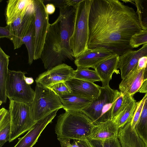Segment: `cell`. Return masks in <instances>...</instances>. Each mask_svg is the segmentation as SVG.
I'll list each match as a JSON object with an SVG mask.
<instances>
[{"label": "cell", "instance_id": "obj_1", "mask_svg": "<svg viewBox=\"0 0 147 147\" xmlns=\"http://www.w3.org/2000/svg\"><path fill=\"white\" fill-rule=\"evenodd\" d=\"M88 49L103 48L121 56L133 49L132 36L142 29L136 13L118 0H92Z\"/></svg>", "mask_w": 147, "mask_h": 147}, {"label": "cell", "instance_id": "obj_2", "mask_svg": "<svg viewBox=\"0 0 147 147\" xmlns=\"http://www.w3.org/2000/svg\"><path fill=\"white\" fill-rule=\"evenodd\" d=\"M94 125L82 111H65L58 117L55 132L58 139L85 140Z\"/></svg>", "mask_w": 147, "mask_h": 147}, {"label": "cell", "instance_id": "obj_3", "mask_svg": "<svg viewBox=\"0 0 147 147\" xmlns=\"http://www.w3.org/2000/svg\"><path fill=\"white\" fill-rule=\"evenodd\" d=\"M92 0H83L76 9L74 28L70 38L73 55L76 58L88 49L89 16Z\"/></svg>", "mask_w": 147, "mask_h": 147}, {"label": "cell", "instance_id": "obj_4", "mask_svg": "<svg viewBox=\"0 0 147 147\" xmlns=\"http://www.w3.org/2000/svg\"><path fill=\"white\" fill-rule=\"evenodd\" d=\"M100 93L90 104L82 111L94 125L111 119L112 108L119 91L109 86L100 87Z\"/></svg>", "mask_w": 147, "mask_h": 147}, {"label": "cell", "instance_id": "obj_5", "mask_svg": "<svg viewBox=\"0 0 147 147\" xmlns=\"http://www.w3.org/2000/svg\"><path fill=\"white\" fill-rule=\"evenodd\" d=\"M40 58L47 70L63 63L67 59L62 52L58 17L49 25Z\"/></svg>", "mask_w": 147, "mask_h": 147}, {"label": "cell", "instance_id": "obj_6", "mask_svg": "<svg viewBox=\"0 0 147 147\" xmlns=\"http://www.w3.org/2000/svg\"><path fill=\"white\" fill-rule=\"evenodd\" d=\"M9 112L11 118L9 142L30 130L36 123L31 105L13 100H10Z\"/></svg>", "mask_w": 147, "mask_h": 147}, {"label": "cell", "instance_id": "obj_7", "mask_svg": "<svg viewBox=\"0 0 147 147\" xmlns=\"http://www.w3.org/2000/svg\"><path fill=\"white\" fill-rule=\"evenodd\" d=\"M36 84L33 101L31 105L33 117L35 122L63 108L58 96L52 90L39 84Z\"/></svg>", "mask_w": 147, "mask_h": 147}, {"label": "cell", "instance_id": "obj_8", "mask_svg": "<svg viewBox=\"0 0 147 147\" xmlns=\"http://www.w3.org/2000/svg\"><path fill=\"white\" fill-rule=\"evenodd\" d=\"M26 72L9 70L6 91L7 98L31 105L33 101L35 90L25 81Z\"/></svg>", "mask_w": 147, "mask_h": 147}, {"label": "cell", "instance_id": "obj_9", "mask_svg": "<svg viewBox=\"0 0 147 147\" xmlns=\"http://www.w3.org/2000/svg\"><path fill=\"white\" fill-rule=\"evenodd\" d=\"M60 35L61 46L63 55L67 59L73 60L70 44L73 34L77 8L67 5L59 8Z\"/></svg>", "mask_w": 147, "mask_h": 147}, {"label": "cell", "instance_id": "obj_10", "mask_svg": "<svg viewBox=\"0 0 147 147\" xmlns=\"http://www.w3.org/2000/svg\"><path fill=\"white\" fill-rule=\"evenodd\" d=\"M34 9V60L40 58L49 25V15L43 0H33Z\"/></svg>", "mask_w": 147, "mask_h": 147}, {"label": "cell", "instance_id": "obj_11", "mask_svg": "<svg viewBox=\"0 0 147 147\" xmlns=\"http://www.w3.org/2000/svg\"><path fill=\"white\" fill-rule=\"evenodd\" d=\"M34 9L33 2L28 7L26 12L18 18L9 25L14 49L20 48L22 39L34 20Z\"/></svg>", "mask_w": 147, "mask_h": 147}, {"label": "cell", "instance_id": "obj_12", "mask_svg": "<svg viewBox=\"0 0 147 147\" xmlns=\"http://www.w3.org/2000/svg\"><path fill=\"white\" fill-rule=\"evenodd\" d=\"M74 71L71 66L63 63L39 74L35 82L44 87L49 88L57 83L74 78Z\"/></svg>", "mask_w": 147, "mask_h": 147}, {"label": "cell", "instance_id": "obj_13", "mask_svg": "<svg viewBox=\"0 0 147 147\" xmlns=\"http://www.w3.org/2000/svg\"><path fill=\"white\" fill-rule=\"evenodd\" d=\"M58 110L54 111L37 121L25 136L20 138L13 147H32L37 142L43 130L49 123L52 122Z\"/></svg>", "mask_w": 147, "mask_h": 147}, {"label": "cell", "instance_id": "obj_14", "mask_svg": "<svg viewBox=\"0 0 147 147\" xmlns=\"http://www.w3.org/2000/svg\"><path fill=\"white\" fill-rule=\"evenodd\" d=\"M114 54H115L103 48L88 49L75 58L74 63L77 67L94 69L99 63Z\"/></svg>", "mask_w": 147, "mask_h": 147}, {"label": "cell", "instance_id": "obj_15", "mask_svg": "<svg viewBox=\"0 0 147 147\" xmlns=\"http://www.w3.org/2000/svg\"><path fill=\"white\" fill-rule=\"evenodd\" d=\"M138 64L119 84L120 92L123 94L127 93L133 96L138 92L144 80L143 74L145 68L140 67Z\"/></svg>", "mask_w": 147, "mask_h": 147}, {"label": "cell", "instance_id": "obj_16", "mask_svg": "<svg viewBox=\"0 0 147 147\" xmlns=\"http://www.w3.org/2000/svg\"><path fill=\"white\" fill-rule=\"evenodd\" d=\"M144 57H147V44L144 45L137 50H130L119 56L118 67L120 70L122 79L137 65L140 59Z\"/></svg>", "mask_w": 147, "mask_h": 147}, {"label": "cell", "instance_id": "obj_17", "mask_svg": "<svg viewBox=\"0 0 147 147\" xmlns=\"http://www.w3.org/2000/svg\"><path fill=\"white\" fill-rule=\"evenodd\" d=\"M72 93L81 96L94 99L100 91V87L94 82L74 78L65 82Z\"/></svg>", "mask_w": 147, "mask_h": 147}, {"label": "cell", "instance_id": "obj_18", "mask_svg": "<svg viewBox=\"0 0 147 147\" xmlns=\"http://www.w3.org/2000/svg\"><path fill=\"white\" fill-rule=\"evenodd\" d=\"M119 56L117 54L112 55L99 63L94 67V70L100 79L102 87L109 86L113 74L118 72Z\"/></svg>", "mask_w": 147, "mask_h": 147}, {"label": "cell", "instance_id": "obj_19", "mask_svg": "<svg viewBox=\"0 0 147 147\" xmlns=\"http://www.w3.org/2000/svg\"><path fill=\"white\" fill-rule=\"evenodd\" d=\"M119 129L115 123L110 119L94 125L88 137L100 140L112 139L117 137Z\"/></svg>", "mask_w": 147, "mask_h": 147}, {"label": "cell", "instance_id": "obj_20", "mask_svg": "<svg viewBox=\"0 0 147 147\" xmlns=\"http://www.w3.org/2000/svg\"><path fill=\"white\" fill-rule=\"evenodd\" d=\"M117 137L122 147H146L135 128H132L130 122L119 128Z\"/></svg>", "mask_w": 147, "mask_h": 147}, {"label": "cell", "instance_id": "obj_21", "mask_svg": "<svg viewBox=\"0 0 147 147\" xmlns=\"http://www.w3.org/2000/svg\"><path fill=\"white\" fill-rule=\"evenodd\" d=\"M33 0H9L7 1L5 15L7 25H9L25 13Z\"/></svg>", "mask_w": 147, "mask_h": 147}, {"label": "cell", "instance_id": "obj_22", "mask_svg": "<svg viewBox=\"0 0 147 147\" xmlns=\"http://www.w3.org/2000/svg\"><path fill=\"white\" fill-rule=\"evenodd\" d=\"M58 96L62 104L63 108L65 111H82L94 99L83 97L72 92Z\"/></svg>", "mask_w": 147, "mask_h": 147}, {"label": "cell", "instance_id": "obj_23", "mask_svg": "<svg viewBox=\"0 0 147 147\" xmlns=\"http://www.w3.org/2000/svg\"><path fill=\"white\" fill-rule=\"evenodd\" d=\"M10 57L0 47V105L6 102V85Z\"/></svg>", "mask_w": 147, "mask_h": 147}, {"label": "cell", "instance_id": "obj_24", "mask_svg": "<svg viewBox=\"0 0 147 147\" xmlns=\"http://www.w3.org/2000/svg\"><path fill=\"white\" fill-rule=\"evenodd\" d=\"M137 102L134 98L113 120L119 128L131 121L136 109Z\"/></svg>", "mask_w": 147, "mask_h": 147}, {"label": "cell", "instance_id": "obj_25", "mask_svg": "<svg viewBox=\"0 0 147 147\" xmlns=\"http://www.w3.org/2000/svg\"><path fill=\"white\" fill-rule=\"evenodd\" d=\"M134 98L133 96L127 93L123 94L119 91L112 108L111 119L117 117Z\"/></svg>", "mask_w": 147, "mask_h": 147}, {"label": "cell", "instance_id": "obj_26", "mask_svg": "<svg viewBox=\"0 0 147 147\" xmlns=\"http://www.w3.org/2000/svg\"><path fill=\"white\" fill-rule=\"evenodd\" d=\"M34 20L31 25L27 33L22 39L23 44H24L27 50L28 62L31 65L34 60L35 53Z\"/></svg>", "mask_w": 147, "mask_h": 147}, {"label": "cell", "instance_id": "obj_27", "mask_svg": "<svg viewBox=\"0 0 147 147\" xmlns=\"http://www.w3.org/2000/svg\"><path fill=\"white\" fill-rule=\"evenodd\" d=\"M135 128L138 134L146 144L147 143V97Z\"/></svg>", "mask_w": 147, "mask_h": 147}, {"label": "cell", "instance_id": "obj_28", "mask_svg": "<svg viewBox=\"0 0 147 147\" xmlns=\"http://www.w3.org/2000/svg\"><path fill=\"white\" fill-rule=\"evenodd\" d=\"M74 78L94 82L101 81L96 71L89 68L77 67L74 71Z\"/></svg>", "mask_w": 147, "mask_h": 147}, {"label": "cell", "instance_id": "obj_29", "mask_svg": "<svg viewBox=\"0 0 147 147\" xmlns=\"http://www.w3.org/2000/svg\"><path fill=\"white\" fill-rule=\"evenodd\" d=\"M134 2L141 28L147 30V0H136Z\"/></svg>", "mask_w": 147, "mask_h": 147}, {"label": "cell", "instance_id": "obj_30", "mask_svg": "<svg viewBox=\"0 0 147 147\" xmlns=\"http://www.w3.org/2000/svg\"><path fill=\"white\" fill-rule=\"evenodd\" d=\"M86 139L91 147H122L118 137L105 140H94L88 137Z\"/></svg>", "mask_w": 147, "mask_h": 147}, {"label": "cell", "instance_id": "obj_31", "mask_svg": "<svg viewBox=\"0 0 147 147\" xmlns=\"http://www.w3.org/2000/svg\"><path fill=\"white\" fill-rule=\"evenodd\" d=\"M147 44V30H142L132 37L130 45L133 48Z\"/></svg>", "mask_w": 147, "mask_h": 147}, {"label": "cell", "instance_id": "obj_32", "mask_svg": "<svg viewBox=\"0 0 147 147\" xmlns=\"http://www.w3.org/2000/svg\"><path fill=\"white\" fill-rule=\"evenodd\" d=\"M11 127V121L0 124V147H2L9 140Z\"/></svg>", "mask_w": 147, "mask_h": 147}, {"label": "cell", "instance_id": "obj_33", "mask_svg": "<svg viewBox=\"0 0 147 147\" xmlns=\"http://www.w3.org/2000/svg\"><path fill=\"white\" fill-rule=\"evenodd\" d=\"M61 147H91L87 139L82 140H74L71 143L70 140L58 139Z\"/></svg>", "mask_w": 147, "mask_h": 147}, {"label": "cell", "instance_id": "obj_34", "mask_svg": "<svg viewBox=\"0 0 147 147\" xmlns=\"http://www.w3.org/2000/svg\"><path fill=\"white\" fill-rule=\"evenodd\" d=\"M147 97V94H146L142 99L139 101L137 102L136 107L133 118L130 122L131 127L132 128H135L138 121L145 101Z\"/></svg>", "mask_w": 147, "mask_h": 147}, {"label": "cell", "instance_id": "obj_35", "mask_svg": "<svg viewBox=\"0 0 147 147\" xmlns=\"http://www.w3.org/2000/svg\"><path fill=\"white\" fill-rule=\"evenodd\" d=\"M57 96H62L71 92V91L65 82H61L54 84L49 88Z\"/></svg>", "mask_w": 147, "mask_h": 147}, {"label": "cell", "instance_id": "obj_36", "mask_svg": "<svg viewBox=\"0 0 147 147\" xmlns=\"http://www.w3.org/2000/svg\"><path fill=\"white\" fill-rule=\"evenodd\" d=\"M6 38L11 41L12 40L9 25L0 27V38Z\"/></svg>", "mask_w": 147, "mask_h": 147}, {"label": "cell", "instance_id": "obj_37", "mask_svg": "<svg viewBox=\"0 0 147 147\" xmlns=\"http://www.w3.org/2000/svg\"><path fill=\"white\" fill-rule=\"evenodd\" d=\"M44 3H52L55 7L59 8L67 5V0H43Z\"/></svg>", "mask_w": 147, "mask_h": 147}, {"label": "cell", "instance_id": "obj_38", "mask_svg": "<svg viewBox=\"0 0 147 147\" xmlns=\"http://www.w3.org/2000/svg\"><path fill=\"white\" fill-rule=\"evenodd\" d=\"M46 11L48 14L51 15L54 13L55 10V7L52 3H48L45 5Z\"/></svg>", "mask_w": 147, "mask_h": 147}, {"label": "cell", "instance_id": "obj_39", "mask_svg": "<svg viewBox=\"0 0 147 147\" xmlns=\"http://www.w3.org/2000/svg\"><path fill=\"white\" fill-rule=\"evenodd\" d=\"M83 1V0H67V5L77 8L80 3Z\"/></svg>", "mask_w": 147, "mask_h": 147}, {"label": "cell", "instance_id": "obj_40", "mask_svg": "<svg viewBox=\"0 0 147 147\" xmlns=\"http://www.w3.org/2000/svg\"><path fill=\"white\" fill-rule=\"evenodd\" d=\"M138 92L147 94V79L144 80Z\"/></svg>", "mask_w": 147, "mask_h": 147}, {"label": "cell", "instance_id": "obj_41", "mask_svg": "<svg viewBox=\"0 0 147 147\" xmlns=\"http://www.w3.org/2000/svg\"><path fill=\"white\" fill-rule=\"evenodd\" d=\"M25 81L26 83L29 85H30L32 84L34 82V80L32 77H26L25 78Z\"/></svg>", "mask_w": 147, "mask_h": 147}, {"label": "cell", "instance_id": "obj_42", "mask_svg": "<svg viewBox=\"0 0 147 147\" xmlns=\"http://www.w3.org/2000/svg\"><path fill=\"white\" fill-rule=\"evenodd\" d=\"M144 80L147 79V65L144 71Z\"/></svg>", "mask_w": 147, "mask_h": 147}, {"label": "cell", "instance_id": "obj_43", "mask_svg": "<svg viewBox=\"0 0 147 147\" xmlns=\"http://www.w3.org/2000/svg\"><path fill=\"white\" fill-rule=\"evenodd\" d=\"M122 1H123V2H125V3H127V2H133L134 1V0L133 1H132V0H122Z\"/></svg>", "mask_w": 147, "mask_h": 147}, {"label": "cell", "instance_id": "obj_44", "mask_svg": "<svg viewBox=\"0 0 147 147\" xmlns=\"http://www.w3.org/2000/svg\"><path fill=\"white\" fill-rule=\"evenodd\" d=\"M146 147H147V144H146Z\"/></svg>", "mask_w": 147, "mask_h": 147}]
</instances>
